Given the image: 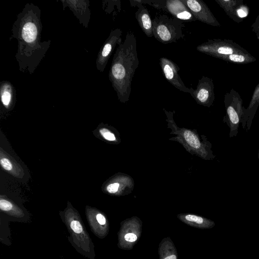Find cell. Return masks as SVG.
I'll return each instance as SVG.
<instances>
[{
	"mask_svg": "<svg viewBox=\"0 0 259 259\" xmlns=\"http://www.w3.org/2000/svg\"><path fill=\"white\" fill-rule=\"evenodd\" d=\"M165 11L170 14L174 18L183 22H192L196 20L182 0L165 1Z\"/></svg>",
	"mask_w": 259,
	"mask_h": 259,
	"instance_id": "16",
	"label": "cell"
},
{
	"mask_svg": "<svg viewBox=\"0 0 259 259\" xmlns=\"http://www.w3.org/2000/svg\"><path fill=\"white\" fill-rule=\"evenodd\" d=\"M196 50L214 58L234 54H248L249 53L232 40L215 38L207 39L199 45Z\"/></svg>",
	"mask_w": 259,
	"mask_h": 259,
	"instance_id": "7",
	"label": "cell"
},
{
	"mask_svg": "<svg viewBox=\"0 0 259 259\" xmlns=\"http://www.w3.org/2000/svg\"><path fill=\"white\" fill-rule=\"evenodd\" d=\"M159 65L163 76L169 83L180 91L190 93L191 88L185 86L178 73L180 68L176 63L167 58L161 57Z\"/></svg>",
	"mask_w": 259,
	"mask_h": 259,
	"instance_id": "11",
	"label": "cell"
},
{
	"mask_svg": "<svg viewBox=\"0 0 259 259\" xmlns=\"http://www.w3.org/2000/svg\"><path fill=\"white\" fill-rule=\"evenodd\" d=\"M140 2L143 4H148L155 9H161L165 11V1L164 0H155V1H142L140 0Z\"/></svg>",
	"mask_w": 259,
	"mask_h": 259,
	"instance_id": "23",
	"label": "cell"
},
{
	"mask_svg": "<svg viewBox=\"0 0 259 259\" xmlns=\"http://www.w3.org/2000/svg\"><path fill=\"white\" fill-rule=\"evenodd\" d=\"M0 163L2 168L8 172H14L15 165L7 156L1 153Z\"/></svg>",
	"mask_w": 259,
	"mask_h": 259,
	"instance_id": "21",
	"label": "cell"
},
{
	"mask_svg": "<svg viewBox=\"0 0 259 259\" xmlns=\"http://www.w3.org/2000/svg\"><path fill=\"white\" fill-rule=\"evenodd\" d=\"M163 110L166 115L168 126L172 130L171 134L176 136L169 139L176 141L184 146L187 151L192 154H195L204 160H211L215 158L211 150V144L203 135L202 139L196 131L177 126L173 119L174 112Z\"/></svg>",
	"mask_w": 259,
	"mask_h": 259,
	"instance_id": "4",
	"label": "cell"
},
{
	"mask_svg": "<svg viewBox=\"0 0 259 259\" xmlns=\"http://www.w3.org/2000/svg\"><path fill=\"white\" fill-rule=\"evenodd\" d=\"M124 239L129 242H134L137 239V236L134 233H127L124 236Z\"/></svg>",
	"mask_w": 259,
	"mask_h": 259,
	"instance_id": "25",
	"label": "cell"
},
{
	"mask_svg": "<svg viewBox=\"0 0 259 259\" xmlns=\"http://www.w3.org/2000/svg\"><path fill=\"white\" fill-rule=\"evenodd\" d=\"M59 215L70 234L68 240L73 247L84 257L95 259L94 243L78 211L69 203Z\"/></svg>",
	"mask_w": 259,
	"mask_h": 259,
	"instance_id": "3",
	"label": "cell"
},
{
	"mask_svg": "<svg viewBox=\"0 0 259 259\" xmlns=\"http://www.w3.org/2000/svg\"><path fill=\"white\" fill-rule=\"evenodd\" d=\"M122 31L120 28L113 29L100 48L97 56V69L103 72L116 46L122 43Z\"/></svg>",
	"mask_w": 259,
	"mask_h": 259,
	"instance_id": "8",
	"label": "cell"
},
{
	"mask_svg": "<svg viewBox=\"0 0 259 259\" xmlns=\"http://www.w3.org/2000/svg\"><path fill=\"white\" fill-rule=\"evenodd\" d=\"M99 132L102 137L107 141L110 142H115L117 141L115 134L107 128H102L100 130Z\"/></svg>",
	"mask_w": 259,
	"mask_h": 259,
	"instance_id": "22",
	"label": "cell"
},
{
	"mask_svg": "<svg viewBox=\"0 0 259 259\" xmlns=\"http://www.w3.org/2000/svg\"><path fill=\"white\" fill-rule=\"evenodd\" d=\"M85 215L92 232L100 239L104 238L108 233V221L105 214L94 207L87 206Z\"/></svg>",
	"mask_w": 259,
	"mask_h": 259,
	"instance_id": "12",
	"label": "cell"
},
{
	"mask_svg": "<svg viewBox=\"0 0 259 259\" xmlns=\"http://www.w3.org/2000/svg\"><path fill=\"white\" fill-rule=\"evenodd\" d=\"M164 259H177V257L175 255H171L166 257Z\"/></svg>",
	"mask_w": 259,
	"mask_h": 259,
	"instance_id": "27",
	"label": "cell"
},
{
	"mask_svg": "<svg viewBox=\"0 0 259 259\" xmlns=\"http://www.w3.org/2000/svg\"><path fill=\"white\" fill-rule=\"evenodd\" d=\"M0 209L8 217V221L28 223L29 214L21 207L11 200L1 196L0 199Z\"/></svg>",
	"mask_w": 259,
	"mask_h": 259,
	"instance_id": "14",
	"label": "cell"
},
{
	"mask_svg": "<svg viewBox=\"0 0 259 259\" xmlns=\"http://www.w3.org/2000/svg\"><path fill=\"white\" fill-rule=\"evenodd\" d=\"M196 20L206 24L219 27L220 23L206 4L201 0H182Z\"/></svg>",
	"mask_w": 259,
	"mask_h": 259,
	"instance_id": "10",
	"label": "cell"
},
{
	"mask_svg": "<svg viewBox=\"0 0 259 259\" xmlns=\"http://www.w3.org/2000/svg\"><path fill=\"white\" fill-rule=\"evenodd\" d=\"M0 98L1 105L4 109L9 110L13 108L16 100V90L9 81L1 82Z\"/></svg>",
	"mask_w": 259,
	"mask_h": 259,
	"instance_id": "18",
	"label": "cell"
},
{
	"mask_svg": "<svg viewBox=\"0 0 259 259\" xmlns=\"http://www.w3.org/2000/svg\"><path fill=\"white\" fill-rule=\"evenodd\" d=\"M226 115L223 121L229 127V137H236L238 133L240 123H242L245 108L243 105V100L238 92L231 89L224 96Z\"/></svg>",
	"mask_w": 259,
	"mask_h": 259,
	"instance_id": "6",
	"label": "cell"
},
{
	"mask_svg": "<svg viewBox=\"0 0 259 259\" xmlns=\"http://www.w3.org/2000/svg\"><path fill=\"white\" fill-rule=\"evenodd\" d=\"M152 23L153 36L163 44L176 42L185 36L183 21L176 18L160 15L155 17Z\"/></svg>",
	"mask_w": 259,
	"mask_h": 259,
	"instance_id": "5",
	"label": "cell"
},
{
	"mask_svg": "<svg viewBox=\"0 0 259 259\" xmlns=\"http://www.w3.org/2000/svg\"><path fill=\"white\" fill-rule=\"evenodd\" d=\"M214 89L212 79L203 76L198 80L196 89L191 88L190 94L198 104L210 107L215 99Z\"/></svg>",
	"mask_w": 259,
	"mask_h": 259,
	"instance_id": "9",
	"label": "cell"
},
{
	"mask_svg": "<svg viewBox=\"0 0 259 259\" xmlns=\"http://www.w3.org/2000/svg\"><path fill=\"white\" fill-rule=\"evenodd\" d=\"M251 28L252 31L255 34L257 38L259 40V14L251 26Z\"/></svg>",
	"mask_w": 259,
	"mask_h": 259,
	"instance_id": "24",
	"label": "cell"
},
{
	"mask_svg": "<svg viewBox=\"0 0 259 259\" xmlns=\"http://www.w3.org/2000/svg\"><path fill=\"white\" fill-rule=\"evenodd\" d=\"M139 64L136 36L128 31L116 49L108 74L118 99L122 103L129 100L133 78Z\"/></svg>",
	"mask_w": 259,
	"mask_h": 259,
	"instance_id": "2",
	"label": "cell"
},
{
	"mask_svg": "<svg viewBox=\"0 0 259 259\" xmlns=\"http://www.w3.org/2000/svg\"><path fill=\"white\" fill-rule=\"evenodd\" d=\"M130 2L132 6L138 8L135 17L143 32L149 37L153 36L152 20L149 11L140 0H130Z\"/></svg>",
	"mask_w": 259,
	"mask_h": 259,
	"instance_id": "15",
	"label": "cell"
},
{
	"mask_svg": "<svg viewBox=\"0 0 259 259\" xmlns=\"http://www.w3.org/2000/svg\"><path fill=\"white\" fill-rule=\"evenodd\" d=\"M257 157L259 159V148H258V153H257Z\"/></svg>",
	"mask_w": 259,
	"mask_h": 259,
	"instance_id": "28",
	"label": "cell"
},
{
	"mask_svg": "<svg viewBox=\"0 0 259 259\" xmlns=\"http://www.w3.org/2000/svg\"><path fill=\"white\" fill-rule=\"evenodd\" d=\"M215 2L234 21L237 23L243 21L239 14V10H243L242 7H244L242 0H215Z\"/></svg>",
	"mask_w": 259,
	"mask_h": 259,
	"instance_id": "19",
	"label": "cell"
},
{
	"mask_svg": "<svg viewBox=\"0 0 259 259\" xmlns=\"http://www.w3.org/2000/svg\"><path fill=\"white\" fill-rule=\"evenodd\" d=\"M218 59L238 64H246L255 62L256 58L250 53L248 54H234L220 56Z\"/></svg>",
	"mask_w": 259,
	"mask_h": 259,
	"instance_id": "20",
	"label": "cell"
},
{
	"mask_svg": "<svg viewBox=\"0 0 259 259\" xmlns=\"http://www.w3.org/2000/svg\"><path fill=\"white\" fill-rule=\"evenodd\" d=\"M132 179L128 176H119L113 178L106 185V191L110 194L120 195L127 194L133 189Z\"/></svg>",
	"mask_w": 259,
	"mask_h": 259,
	"instance_id": "17",
	"label": "cell"
},
{
	"mask_svg": "<svg viewBox=\"0 0 259 259\" xmlns=\"http://www.w3.org/2000/svg\"><path fill=\"white\" fill-rule=\"evenodd\" d=\"M63 10L68 7L79 22L88 28L91 18L90 1L88 0H61Z\"/></svg>",
	"mask_w": 259,
	"mask_h": 259,
	"instance_id": "13",
	"label": "cell"
},
{
	"mask_svg": "<svg viewBox=\"0 0 259 259\" xmlns=\"http://www.w3.org/2000/svg\"><path fill=\"white\" fill-rule=\"evenodd\" d=\"M42 29L40 9L27 3L17 15L11 37L18 41L15 58L23 73L32 74L50 47L51 40L41 41Z\"/></svg>",
	"mask_w": 259,
	"mask_h": 259,
	"instance_id": "1",
	"label": "cell"
},
{
	"mask_svg": "<svg viewBox=\"0 0 259 259\" xmlns=\"http://www.w3.org/2000/svg\"><path fill=\"white\" fill-rule=\"evenodd\" d=\"M254 91H255L256 92V93H257V95L259 98V83L257 84V85L255 88Z\"/></svg>",
	"mask_w": 259,
	"mask_h": 259,
	"instance_id": "26",
	"label": "cell"
}]
</instances>
